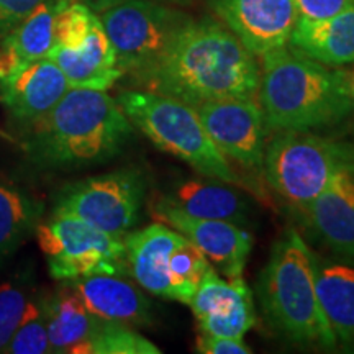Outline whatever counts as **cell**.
Segmentation results:
<instances>
[{"label": "cell", "instance_id": "6da1fadb", "mask_svg": "<svg viewBox=\"0 0 354 354\" xmlns=\"http://www.w3.org/2000/svg\"><path fill=\"white\" fill-rule=\"evenodd\" d=\"M259 81L253 53L227 26L203 19L190 20L161 63L138 84L196 109L207 102L256 99Z\"/></svg>", "mask_w": 354, "mask_h": 354}, {"label": "cell", "instance_id": "7a4b0ae2", "mask_svg": "<svg viewBox=\"0 0 354 354\" xmlns=\"http://www.w3.org/2000/svg\"><path fill=\"white\" fill-rule=\"evenodd\" d=\"M28 128L30 158L57 169L107 162L122 153L133 135V125L117 100L105 91L77 87H71Z\"/></svg>", "mask_w": 354, "mask_h": 354}, {"label": "cell", "instance_id": "3957f363", "mask_svg": "<svg viewBox=\"0 0 354 354\" xmlns=\"http://www.w3.org/2000/svg\"><path fill=\"white\" fill-rule=\"evenodd\" d=\"M258 104L268 130L313 131L343 122L354 110L349 74L294 48L261 56Z\"/></svg>", "mask_w": 354, "mask_h": 354}, {"label": "cell", "instance_id": "277c9868", "mask_svg": "<svg viewBox=\"0 0 354 354\" xmlns=\"http://www.w3.org/2000/svg\"><path fill=\"white\" fill-rule=\"evenodd\" d=\"M256 295L266 322L287 342L326 351L338 348L318 302L312 250L297 230L287 228L272 245Z\"/></svg>", "mask_w": 354, "mask_h": 354}, {"label": "cell", "instance_id": "5b68a950", "mask_svg": "<svg viewBox=\"0 0 354 354\" xmlns=\"http://www.w3.org/2000/svg\"><path fill=\"white\" fill-rule=\"evenodd\" d=\"M118 105L128 120L161 151L169 153L197 174L241 185L232 162L218 151L192 105L149 91H127Z\"/></svg>", "mask_w": 354, "mask_h": 354}, {"label": "cell", "instance_id": "8992f818", "mask_svg": "<svg viewBox=\"0 0 354 354\" xmlns=\"http://www.w3.org/2000/svg\"><path fill=\"white\" fill-rule=\"evenodd\" d=\"M351 162L353 145L313 131H277L266 146L264 177L297 215Z\"/></svg>", "mask_w": 354, "mask_h": 354}, {"label": "cell", "instance_id": "52a82bcc", "mask_svg": "<svg viewBox=\"0 0 354 354\" xmlns=\"http://www.w3.org/2000/svg\"><path fill=\"white\" fill-rule=\"evenodd\" d=\"M192 20L159 0H128L100 13L117 56V68L136 82L151 73L177 35Z\"/></svg>", "mask_w": 354, "mask_h": 354}, {"label": "cell", "instance_id": "ba28073f", "mask_svg": "<svg viewBox=\"0 0 354 354\" xmlns=\"http://www.w3.org/2000/svg\"><path fill=\"white\" fill-rule=\"evenodd\" d=\"M38 245L56 281H77L94 274L130 276L125 236L97 230L69 214H57L37 227Z\"/></svg>", "mask_w": 354, "mask_h": 354}, {"label": "cell", "instance_id": "9c48e42d", "mask_svg": "<svg viewBox=\"0 0 354 354\" xmlns=\"http://www.w3.org/2000/svg\"><path fill=\"white\" fill-rule=\"evenodd\" d=\"M145 197L143 172L125 167L66 185L55 212L76 216L115 236H125L140 218Z\"/></svg>", "mask_w": 354, "mask_h": 354}, {"label": "cell", "instance_id": "30bf717a", "mask_svg": "<svg viewBox=\"0 0 354 354\" xmlns=\"http://www.w3.org/2000/svg\"><path fill=\"white\" fill-rule=\"evenodd\" d=\"M203 128L218 151L254 177L264 176L266 127L254 99H225L196 107Z\"/></svg>", "mask_w": 354, "mask_h": 354}, {"label": "cell", "instance_id": "8fae6325", "mask_svg": "<svg viewBox=\"0 0 354 354\" xmlns=\"http://www.w3.org/2000/svg\"><path fill=\"white\" fill-rule=\"evenodd\" d=\"M151 214L192 241L220 276L227 279L243 276L253 250V234L243 225L227 220L196 218L159 201L153 205Z\"/></svg>", "mask_w": 354, "mask_h": 354}, {"label": "cell", "instance_id": "7c38bea8", "mask_svg": "<svg viewBox=\"0 0 354 354\" xmlns=\"http://www.w3.org/2000/svg\"><path fill=\"white\" fill-rule=\"evenodd\" d=\"M214 10L254 56L287 46L299 20L295 0H214Z\"/></svg>", "mask_w": 354, "mask_h": 354}, {"label": "cell", "instance_id": "4fadbf2b", "mask_svg": "<svg viewBox=\"0 0 354 354\" xmlns=\"http://www.w3.org/2000/svg\"><path fill=\"white\" fill-rule=\"evenodd\" d=\"M189 305L198 328L207 335L243 338L256 323L253 292L243 276L223 279L214 268L205 274Z\"/></svg>", "mask_w": 354, "mask_h": 354}, {"label": "cell", "instance_id": "5bb4252c", "mask_svg": "<svg viewBox=\"0 0 354 354\" xmlns=\"http://www.w3.org/2000/svg\"><path fill=\"white\" fill-rule=\"evenodd\" d=\"M297 215L328 253L354 258V162L344 166Z\"/></svg>", "mask_w": 354, "mask_h": 354}, {"label": "cell", "instance_id": "9a60e30c", "mask_svg": "<svg viewBox=\"0 0 354 354\" xmlns=\"http://www.w3.org/2000/svg\"><path fill=\"white\" fill-rule=\"evenodd\" d=\"M318 302L336 344L354 353V258L312 251Z\"/></svg>", "mask_w": 354, "mask_h": 354}, {"label": "cell", "instance_id": "2e32d148", "mask_svg": "<svg viewBox=\"0 0 354 354\" xmlns=\"http://www.w3.org/2000/svg\"><path fill=\"white\" fill-rule=\"evenodd\" d=\"M69 88L63 71L50 57H43L0 81V102L15 120L30 125L50 112Z\"/></svg>", "mask_w": 354, "mask_h": 354}, {"label": "cell", "instance_id": "e0dca14e", "mask_svg": "<svg viewBox=\"0 0 354 354\" xmlns=\"http://www.w3.org/2000/svg\"><path fill=\"white\" fill-rule=\"evenodd\" d=\"M73 289L92 315L128 326H148L154 320L153 304L122 276L94 274L71 281Z\"/></svg>", "mask_w": 354, "mask_h": 354}, {"label": "cell", "instance_id": "ac0fdd59", "mask_svg": "<svg viewBox=\"0 0 354 354\" xmlns=\"http://www.w3.org/2000/svg\"><path fill=\"white\" fill-rule=\"evenodd\" d=\"M159 202L196 218L246 225L251 216V202L245 194L232 187V184L205 176L183 179L172 185Z\"/></svg>", "mask_w": 354, "mask_h": 354}, {"label": "cell", "instance_id": "d6986e66", "mask_svg": "<svg viewBox=\"0 0 354 354\" xmlns=\"http://www.w3.org/2000/svg\"><path fill=\"white\" fill-rule=\"evenodd\" d=\"M184 238L165 223H153L125 234L128 271L138 286L149 294L171 300L169 258Z\"/></svg>", "mask_w": 354, "mask_h": 354}, {"label": "cell", "instance_id": "ffe728a7", "mask_svg": "<svg viewBox=\"0 0 354 354\" xmlns=\"http://www.w3.org/2000/svg\"><path fill=\"white\" fill-rule=\"evenodd\" d=\"M51 61L63 71L71 87L107 91L123 76L117 68V56L100 19L92 26L91 33L79 50L55 44L48 53Z\"/></svg>", "mask_w": 354, "mask_h": 354}, {"label": "cell", "instance_id": "44dd1931", "mask_svg": "<svg viewBox=\"0 0 354 354\" xmlns=\"http://www.w3.org/2000/svg\"><path fill=\"white\" fill-rule=\"evenodd\" d=\"M68 0H44L0 44V81L48 56L56 44V17Z\"/></svg>", "mask_w": 354, "mask_h": 354}, {"label": "cell", "instance_id": "7402d4cb", "mask_svg": "<svg viewBox=\"0 0 354 354\" xmlns=\"http://www.w3.org/2000/svg\"><path fill=\"white\" fill-rule=\"evenodd\" d=\"M289 44L331 68L354 63V6L328 19L297 20Z\"/></svg>", "mask_w": 354, "mask_h": 354}, {"label": "cell", "instance_id": "603a6c76", "mask_svg": "<svg viewBox=\"0 0 354 354\" xmlns=\"http://www.w3.org/2000/svg\"><path fill=\"white\" fill-rule=\"evenodd\" d=\"M46 315L51 353H73L102 320L88 312L71 284L46 299Z\"/></svg>", "mask_w": 354, "mask_h": 354}, {"label": "cell", "instance_id": "cb8c5ba5", "mask_svg": "<svg viewBox=\"0 0 354 354\" xmlns=\"http://www.w3.org/2000/svg\"><path fill=\"white\" fill-rule=\"evenodd\" d=\"M44 205L28 192L0 183V259L19 248L37 230Z\"/></svg>", "mask_w": 354, "mask_h": 354}, {"label": "cell", "instance_id": "d4e9b609", "mask_svg": "<svg viewBox=\"0 0 354 354\" xmlns=\"http://www.w3.org/2000/svg\"><path fill=\"white\" fill-rule=\"evenodd\" d=\"M73 354H159V348L131 326L100 320L94 333Z\"/></svg>", "mask_w": 354, "mask_h": 354}, {"label": "cell", "instance_id": "484cf974", "mask_svg": "<svg viewBox=\"0 0 354 354\" xmlns=\"http://www.w3.org/2000/svg\"><path fill=\"white\" fill-rule=\"evenodd\" d=\"M210 268L209 259L202 251L192 241L184 238L169 258L171 300L189 304Z\"/></svg>", "mask_w": 354, "mask_h": 354}, {"label": "cell", "instance_id": "4316f807", "mask_svg": "<svg viewBox=\"0 0 354 354\" xmlns=\"http://www.w3.org/2000/svg\"><path fill=\"white\" fill-rule=\"evenodd\" d=\"M12 354H43L51 353L48 339L46 299L30 300L21 322L8 343L7 351Z\"/></svg>", "mask_w": 354, "mask_h": 354}, {"label": "cell", "instance_id": "83f0119b", "mask_svg": "<svg viewBox=\"0 0 354 354\" xmlns=\"http://www.w3.org/2000/svg\"><path fill=\"white\" fill-rule=\"evenodd\" d=\"M97 19L99 17L84 3L68 0L56 17V44L69 50L82 48Z\"/></svg>", "mask_w": 354, "mask_h": 354}, {"label": "cell", "instance_id": "f1b7e54d", "mask_svg": "<svg viewBox=\"0 0 354 354\" xmlns=\"http://www.w3.org/2000/svg\"><path fill=\"white\" fill-rule=\"evenodd\" d=\"M28 302V294L20 286L13 282L0 286V353L7 351Z\"/></svg>", "mask_w": 354, "mask_h": 354}, {"label": "cell", "instance_id": "f546056e", "mask_svg": "<svg viewBox=\"0 0 354 354\" xmlns=\"http://www.w3.org/2000/svg\"><path fill=\"white\" fill-rule=\"evenodd\" d=\"M44 0H0V39L6 38Z\"/></svg>", "mask_w": 354, "mask_h": 354}, {"label": "cell", "instance_id": "4dcf8cb0", "mask_svg": "<svg viewBox=\"0 0 354 354\" xmlns=\"http://www.w3.org/2000/svg\"><path fill=\"white\" fill-rule=\"evenodd\" d=\"M354 6V0H295L299 20H323Z\"/></svg>", "mask_w": 354, "mask_h": 354}, {"label": "cell", "instance_id": "1f68e13d", "mask_svg": "<svg viewBox=\"0 0 354 354\" xmlns=\"http://www.w3.org/2000/svg\"><path fill=\"white\" fill-rule=\"evenodd\" d=\"M197 351L203 354H251V348L243 338L202 333L197 338Z\"/></svg>", "mask_w": 354, "mask_h": 354}, {"label": "cell", "instance_id": "d6a6232c", "mask_svg": "<svg viewBox=\"0 0 354 354\" xmlns=\"http://www.w3.org/2000/svg\"><path fill=\"white\" fill-rule=\"evenodd\" d=\"M76 2L84 3V6L91 8L94 13H102L115 6H120L123 2H128V0H76Z\"/></svg>", "mask_w": 354, "mask_h": 354}, {"label": "cell", "instance_id": "836d02e7", "mask_svg": "<svg viewBox=\"0 0 354 354\" xmlns=\"http://www.w3.org/2000/svg\"><path fill=\"white\" fill-rule=\"evenodd\" d=\"M349 88H351V95L354 99V73L351 74V76H349Z\"/></svg>", "mask_w": 354, "mask_h": 354}]
</instances>
